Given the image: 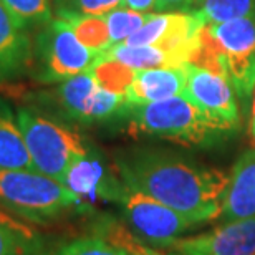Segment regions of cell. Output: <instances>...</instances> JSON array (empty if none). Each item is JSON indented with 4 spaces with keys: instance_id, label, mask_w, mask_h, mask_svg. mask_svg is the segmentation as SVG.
Listing matches in <instances>:
<instances>
[{
    "instance_id": "obj_16",
    "label": "cell",
    "mask_w": 255,
    "mask_h": 255,
    "mask_svg": "<svg viewBox=\"0 0 255 255\" xmlns=\"http://www.w3.org/2000/svg\"><path fill=\"white\" fill-rule=\"evenodd\" d=\"M101 57L116 60L129 68L147 70V68H174L187 63V60L179 53L169 52L166 48L154 45H128L118 43L101 53Z\"/></svg>"
},
{
    "instance_id": "obj_13",
    "label": "cell",
    "mask_w": 255,
    "mask_h": 255,
    "mask_svg": "<svg viewBox=\"0 0 255 255\" xmlns=\"http://www.w3.org/2000/svg\"><path fill=\"white\" fill-rule=\"evenodd\" d=\"M32 35L20 27L0 2V85L20 78L30 70Z\"/></svg>"
},
{
    "instance_id": "obj_4",
    "label": "cell",
    "mask_w": 255,
    "mask_h": 255,
    "mask_svg": "<svg viewBox=\"0 0 255 255\" xmlns=\"http://www.w3.org/2000/svg\"><path fill=\"white\" fill-rule=\"evenodd\" d=\"M125 118L132 134L161 137L186 146H212L227 134L182 95L147 105H129Z\"/></svg>"
},
{
    "instance_id": "obj_24",
    "label": "cell",
    "mask_w": 255,
    "mask_h": 255,
    "mask_svg": "<svg viewBox=\"0 0 255 255\" xmlns=\"http://www.w3.org/2000/svg\"><path fill=\"white\" fill-rule=\"evenodd\" d=\"M125 5V0H52V12L57 18H73L83 15H105Z\"/></svg>"
},
{
    "instance_id": "obj_14",
    "label": "cell",
    "mask_w": 255,
    "mask_h": 255,
    "mask_svg": "<svg viewBox=\"0 0 255 255\" xmlns=\"http://www.w3.org/2000/svg\"><path fill=\"white\" fill-rule=\"evenodd\" d=\"M186 86V68H147L136 70L134 80L126 93L128 105H147L182 95Z\"/></svg>"
},
{
    "instance_id": "obj_5",
    "label": "cell",
    "mask_w": 255,
    "mask_h": 255,
    "mask_svg": "<svg viewBox=\"0 0 255 255\" xmlns=\"http://www.w3.org/2000/svg\"><path fill=\"white\" fill-rule=\"evenodd\" d=\"M18 128L35 171L62 182L66 171L93 149L85 137L35 108L17 110Z\"/></svg>"
},
{
    "instance_id": "obj_3",
    "label": "cell",
    "mask_w": 255,
    "mask_h": 255,
    "mask_svg": "<svg viewBox=\"0 0 255 255\" xmlns=\"http://www.w3.org/2000/svg\"><path fill=\"white\" fill-rule=\"evenodd\" d=\"M0 207L35 226L48 224L73 209L85 211L78 196L35 169L0 167Z\"/></svg>"
},
{
    "instance_id": "obj_15",
    "label": "cell",
    "mask_w": 255,
    "mask_h": 255,
    "mask_svg": "<svg viewBox=\"0 0 255 255\" xmlns=\"http://www.w3.org/2000/svg\"><path fill=\"white\" fill-rule=\"evenodd\" d=\"M0 255H52L35 224L0 207Z\"/></svg>"
},
{
    "instance_id": "obj_6",
    "label": "cell",
    "mask_w": 255,
    "mask_h": 255,
    "mask_svg": "<svg viewBox=\"0 0 255 255\" xmlns=\"http://www.w3.org/2000/svg\"><path fill=\"white\" fill-rule=\"evenodd\" d=\"M96 55L76 38L68 22L53 17L32 37L30 73L42 85H58L85 73Z\"/></svg>"
},
{
    "instance_id": "obj_26",
    "label": "cell",
    "mask_w": 255,
    "mask_h": 255,
    "mask_svg": "<svg viewBox=\"0 0 255 255\" xmlns=\"http://www.w3.org/2000/svg\"><path fill=\"white\" fill-rule=\"evenodd\" d=\"M125 7L146 13H161L162 0H125Z\"/></svg>"
},
{
    "instance_id": "obj_27",
    "label": "cell",
    "mask_w": 255,
    "mask_h": 255,
    "mask_svg": "<svg viewBox=\"0 0 255 255\" xmlns=\"http://www.w3.org/2000/svg\"><path fill=\"white\" fill-rule=\"evenodd\" d=\"M255 91V90H254ZM249 131L251 136L255 139V95H254V103H252V116H251V125H249Z\"/></svg>"
},
{
    "instance_id": "obj_18",
    "label": "cell",
    "mask_w": 255,
    "mask_h": 255,
    "mask_svg": "<svg viewBox=\"0 0 255 255\" xmlns=\"http://www.w3.org/2000/svg\"><path fill=\"white\" fill-rule=\"evenodd\" d=\"M66 22L73 30L76 38L96 57L113 47L105 15H83V17L66 18Z\"/></svg>"
},
{
    "instance_id": "obj_21",
    "label": "cell",
    "mask_w": 255,
    "mask_h": 255,
    "mask_svg": "<svg viewBox=\"0 0 255 255\" xmlns=\"http://www.w3.org/2000/svg\"><path fill=\"white\" fill-rule=\"evenodd\" d=\"M196 12L206 23H222L255 15V0H202Z\"/></svg>"
},
{
    "instance_id": "obj_11",
    "label": "cell",
    "mask_w": 255,
    "mask_h": 255,
    "mask_svg": "<svg viewBox=\"0 0 255 255\" xmlns=\"http://www.w3.org/2000/svg\"><path fill=\"white\" fill-rule=\"evenodd\" d=\"M62 184L78 196L83 204L95 199L116 202L125 189L121 177L118 179L93 149L66 171Z\"/></svg>"
},
{
    "instance_id": "obj_7",
    "label": "cell",
    "mask_w": 255,
    "mask_h": 255,
    "mask_svg": "<svg viewBox=\"0 0 255 255\" xmlns=\"http://www.w3.org/2000/svg\"><path fill=\"white\" fill-rule=\"evenodd\" d=\"M38 103L52 108L66 121L91 126L113 118H125L126 96L103 90L88 71L62 81L57 88L38 93Z\"/></svg>"
},
{
    "instance_id": "obj_17",
    "label": "cell",
    "mask_w": 255,
    "mask_h": 255,
    "mask_svg": "<svg viewBox=\"0 0 255 255\" xmlns=\"http://www.w3.org/2000/svg\"><path fill=\"white\" fill-rule=\"evenodd\" d=\"M0 167L35 169L18 128L17 113L0 98Z\"/></svg>"
},
{
    "instance_id": "obj_2",
    "label": "cell",
    "mask_w": 255,
    "mask_h": 255,
    "mask_svg": "<svg viewBox=\"0 0 255 255\" xmlns=\"http://www.w3.org/2000/svg\"><path fill=\"white\" fill-rule=\"evenodd\" d=\"M192 63L224 76L247 100L255 90V15L204 25Z\"/></svg>"
},
{
    "instance_id": "obj_22",
    "label": "cell",
    "mask_w": 255,
    "mask_h": 255,
    "mask_svg": "<svg viewBox=\"0 0 255 255\" xmlns=\"http://www.w3.org/2000/svg\"><path fill=\"white\" fill-rule=\"evenodd\" d=\"M151 17H152V13L137 12V10L125 7V5L105 13V20H106V25H108L110 37L113 40V45L125 43L126 40L129 38L132 33H136Z\"/></svg>"
},
{
    "instance_id": "obj_10",
    "label": "cell",
    "mask_w": 255,
    "mask_h": 255,
    "mask_svg": "<svg viewBox=\"0 0 255 255\" xmlns=\"http://www.w3.org/2000/svg\"><path fill=\"white\" fill-rule=\"evenodd\" d=\"M169 247L177 255H255V217L224 222L209 232L177 239Z\"/></svg>"
},
{
    "instance_id": "obj_28",
    "label": "cell",
    "mask_w": 255,
    "mask_h": 255,
    "mask_svg": "<svg viewBox=\"0 0 255 255\" xmlns=\"http://www.w3.org/2000/svg\"><path fill=\"white\" fill-rule=\"evenodd\" d=\"M152 255H161V254H157V252H154V254H152Z\"/></svg>"
},
{
    "instance_id": "obj_12",
    "label": "cell",
    "mask_w": 255,
    "mask_h": 255,
    "mask_svg": "<svg viewBox=\"0 0 255 255\" xmlns=\"http://www.w3.org/2000/svg\"><path fill=\"white\" fill-rule=\"evenodd\" d=\"M249 217H255V149L246 151L234 164L219 216L224 222Z\"/></svg>"
},
{
    "instance_id": "obj_23",
    "label": "cell",
    "mask_w": 255,
    "mask_h": 255,
    "mask_svg": "<svg viewBox=\"0 0 255 255\" xmlns=\"http://www.w3.org/2000/svg\"><path fill=\"white\" fill-rule=\"evenodd\" d=\"M52 255H139L103 236L78 237L68 244H63Z\"/></svg>"
},
{
    "instance_id": "obj_1",
    "label": "cell",
    "mask_w": 255,
    "mask_h": 255,
    "mask_svg": "<svg viewBox=\"0 0 255 255\" xmlns=\"http://www.w3.org/2000/svg\"><path fill=\"white\" fill-rule=\"evenodd\" d=\"M115 167L128 187L196 219L217 221L229 176L221 169L159 147H132L115 156Z\"/></svg>"
},
{
    "instance_id": "obj_20",
    "label": "cell",
    "mask_w": 255,
    "mask_h": 255,
    "mask_svg": "<svg viewBox=\"0 0 255 255\" xmlns=\"http://www.w3.org/2000/svg\"><path fill=\"white\" fill-rule=\"evenodd\" d=\"M20 27L30 35L53 18L52 0H0Z\"/></svg>"
},
{
    "instance_id": "obj_25",
    "label": "cell",
    "mask_w": 255,
    "mask_h": 255,
    "mask_svg": "<svg viewBox=\"0 0 255 255\" xmlns=\"http://www.w3.org/2000/svg\"><path fill=\"white\" fill-rule=\"evenodd\" d=\"M202 0H162V12H196Z\"/></svg>"
},
{
    "instance_id": "obj_19",
    "label": "cell",
    "mask_w": 255,
    "mask_h": 255,
    "mask_svg": "<svg viewBox=\"0 0 255 255\" xmlns=\"http://www.w3.org/2000/svg\"><path fill=\"white\" fill-rule=\"evenodd\" d=\"M88 73L93 76L95 81L103 90L126 96L132 80H134L136 70L116 62V60L98 55V57L95 58L93 65L90 66Z\"/></svg>"
},
{
    "instance_id": "obj_8",
    "label": "cell",
    "mask_w": 255,
    "mask_h": 255,
    "mask_svg": "<svg viewBox=\"0 0 255 255\" xmlns=\"http://www.w3.org/2000/svg\"><path fill=\"white\" fill-rule=\"evenodd\" d=\"M116 204L120 206L132 236L141 242H149L154 246L169 247L184 234L201 226L196 219L187 217L126 184Z\"/></svg>"
},
{
    "instance_id": "obj_29",
    "label": "cell",
    "mask_w": 255,
    "mask_h": 255,
    "mask_svg": "<svg viewBox=\"0 0 255 255\" xmlns=\"http://www.w3.org/2000/svg\"><path fill=\"white\" fill-rule=\"evenodd\" d=\"M171 255H177V254H171Z\"/></svg>"
},
{
    "instance_id": "obj_9",
    "label": "cell",
    "mask_w": 255,
    "mask_h": 255,
    "mask_svg": "<svg viewBox=\"0 0 255 255\" xmlns=\"http://www.w3.org/2000/svg\"><path fill=\"white\" fill-rule=\"evenodd\" d=\"M186 86L182 96H186L199 111H202L212 123L232 132L239 128L237 95L232 85L224 76L212 73L206 68L186 63Z\"/></svg>"
}]
</instances>
